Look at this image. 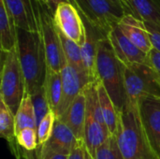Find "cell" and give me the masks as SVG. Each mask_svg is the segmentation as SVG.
Masks as SVG:
<instances>
[{
	"label": "cell",
	"mask_w": 160,
	"mask_h": 159,
	"mask_svg": "<svg viewBox=\"0 0 160 159\" xmlns=\"http://www.w3.org/2000/svg\"><path fill=\"white\" fill-rule=\"evenodd\" d=\"M17 28L38 32L39 23L34 0H2Z\"/></svg>",
	"instance_id": "cell-13"
},
{
	"label": "cell",
	"mask_w": 160,
	"mask_h": 159,
	"mask_svg": "<svg viewBox=\"0 0 160 159\" xmlns=\"http://www.w3.org/2000/svg\"><path fill=\"white\" fill-rule=\"evenodd\" d=\"M107 37L112 46L115 55L125 66H130L133 64H147L148 54L133 44L122 33L118 25L114 26L109 32Z\"/></svg>",
	"instance_id": "cell-12"
},
{
	"label": "cell",
	"mask_w": 160,
	"mask_h": 159,
	"mask_svg": "<svg viewBox=\"0 0 160 159\" xmlns=\"http://www.w3.org/2000/svg\"><path fill=\"white\" fill-rule=\"evenodd\" d=\"M3 53L0 99L16 114L19 106L26 93L25 80L21 67L17 48Z\"/></svg>",
	"instance_id": "cell-4"
},
{
	"label": "cell",
	"mask_w": 160,
	"mask_h": 159,
	"mask_svg": "<svg viewBox=\"0 0 160 159\" xmlns=\"http://www.w3.org/2000/svg\"><path fill=\"white\" fill-rule=\"evenodd\" d=\"M96 69L98 82L120 112L128 101L125 88V65L115 55L108 37H101L98 42Z\"/></svg>",
	"instance_id": "cell-3"
},
{
	"label": "cell",
	"mask_w": 160,
	"mask_h": 159,
	"mask_svg": "<svg viewBox=\"0 0 160 159\" xmlns=\"http://www.w3.org/2000/svg\"><path fill=\"white\" fill-rule=\"evenodd\" d=\"M95 159H124L115 136H111L96 152Z\"/></svg>",
	"instance_id": "cell-26"
},
{
	"label": "cell",
	"mask_w": 160,
	"mask_h": 159,
	"mask_svg": "<svg viewBox=\"0 0 160 159\" xmlns=\"http://www.w3.org/2000/svg\"><path fill=\"white\" fill-rule=\"evenodd\" d=\"M97 90L104 122L111 135L115 136L119 123V112L117 111L114 103L112 102L108 92L100 82H98L97 83Z\"/></svg>",
	"instance_id": "cell-21"
},
{
	"label": "cell",
	"mask_w": 160,
	"mask_h": 159,
	"mask_svg": "<svg viewBox=\"0 0 160 159\" xmlns=\"http://www.w3.org/2000/svg\"><path fill=\"white\" fill-rule=\"evenodd\" d=\"M19 146L26 152H33L38 149V133L35 128H23L16 134Z\"/></svg>",
	"instance_id": "cell-28"
},
{
	"label": "cell",
	"mask_w": 160,
	"mask_h": 159,
	"mask_svg": "<svg viewBox=\"0 0 160 159\" xmlns=\"http://www.w3.org/2000/svg\"><path fill=\"white\" fill-rule=\"evenodd\" d=\"M98 82L88 84L83 90L86 97L83 142L88 153L93 157L97 150L112 136L102 116L97 90Z\"/></svg>",
	"instance_id": "cell-5"
},
{
	"label": "cell",
	"mask_w": 160,
	"mask_h": 159,
	"mask_svg": "<svg viewBox=\"0 0 160 159\" xmlns=\"http://www.w3.org/2000/svg\"><path fill=\"white\" fill-rule=\"evenodd\" d=\"M60 73L62 77L63 97L58 111L55 114L56 119H59L67 112L70 104L88 84L95 82L86 73L79 71L70 66L67 60L63 64Z\"/></svg>",
	"instance_id": "cell-10"
},
{
	"label": "cell",
	"mask_w": 160,
	"mask_h": 159,
	"mask_svg": "<svg viewBox=\"0 0 160 159\" xmlns=\"http://www.w3.org/2000/svg\"><path fill=\"white\" fill-rule=\"evenodd\" d=\"M72 2L82 14L84 21L104 37H107L126 15L120 6L110 0H72Z\"/></svg>",
	"instance_id": "cell-6"
},
{
	"label": "cell",
	"mask_w": 160,
	"mask_h": 159,
	"mask_svg": "<svg viewBox=\"0 0 160 159\" xmlns=\"http://www.w3.org/2000/svg\"><path fill=\"white\" fill-rule=\"evenodd\" d=\"M68 159H86V147L83 141H81L69 154Z\"/></svg>",
	"instance_id": "cell-32"
},
{
	"label": "cell",
	"mask_w": 160,
	"mask_h": 159,
	"mask_svg": "<svg viewBox=\"0 0 160 159\" xmlns=\"http://www.w3.org/2000/svg\"><path fill=\"white\" fill-rule=\"evenodd\" d=\"M125 88L128 100L145 97L160 98V78L148 64L125 66Z\"/></svg>",
	"instance_id": "cell-7"
},
{
	"label": "cell",
	"mask_w": 160,
	"mask_h": 159,
	"mask_svg": "<svg viewBox=\"0 0 160 159\" xmlns=\"http://www.w3.org/2000/svg\"><path fill=\"white\" fill-rule=\"evenodd\" d=\"M17 50L26 92L34 95L44 86L48 68L40 32L17 28Z\"/></svg>",
	"instance_id": "cell-2"
},
{
	"label": "cell",
	"mask_w": 160,
	"mask_h": 159,
	"mask_svg": "<svg viewBox=\"0 0 160 159\" xmlns=\"http://www.w3.org/2000/svg\"><path fill=\"white\" fill-rule=\"evenodd\" d=\"M141 120L155 152L160 157V98L145 97L138 101Z\"/></svg>",
	"instance_id": "cell-11"
},
{
	"label": "cell",
	"mask_w": 160,
	"mask_h": 159,
	"mask_svg": "<svg viewBox=\"0 0 160 159\" xmlns=\"http://www.w3.org/2000/svg\"><path fill=\"white\" fill-rule=\"evenodd\" d=\"M147 64L153 67V69L158 73L160 78V52L153 48L148 53V62Z\"/></svg>",
	"instance_id": "cell-31"
},
{
	"label": "cell",
	"mask_w": 160,
	"mask_h": 159,
	"mask_svg": "<svg viewBox=\"0 0 160 159\" xmlns=\"http://www.w3.org/2000/svg\"><path fill=\"white\" fill-rule=\"evenodd\" d=\"M38 23L39 32L42 37L48 68L60 72L63 64L66 62L58 30L55 26L52 14L50 12L45 4L35 2Z\"/></svg>",
	"instance_id": "cell-8"
},
{
	"label": "cell",
	"mask_w": 160,
	"mask_h": 159,
	"mask_svg": "<svg viewBox=\"0 0 160 159\" xmlns=\"http://www.w3.org/2000/svg\"><path fill=\"white\" fill-rule=\"evenodd\" d=\"M58 33H59L60 40H61V44H62V48H63V52H64V55L66 57L67 62L70 66H72L73 67L78 69L79 71L87 74V72H86V70L84 68V65H83V61H82V57L81 46L78 45L76 42L72 41L71 39L68 38L59 30H58Z\"/></svg>",
	"instance_id": "cell-24"
},
{
	"label": "cell",
	"mask_w": 160,
	"mask_h": 159,
	"mask_svg": "<svg viewBox=\"0 0 160 159\" xmlns=\"http://www.w3.org/2000/svg\"><path fill=\"white\" fill-rule=\"evenodd\" d=\"M62 3H70L73 5L72 0H45V5L48 7V9L50 10V12L52 14V16L56 10V7Z\"/></svg>",
	"instance_id": "cell-33"
},
{
	"label": "cell",
	"mask_w": 160,
	"mask_h": 159,
	"mask_svg": "<svg viewBox=\"0 0 160 159\" xmlns=\"http://www.w3.org/2000/svg\"><path fill=\"white\" fill-rule=\"evenodd\" d=\"M30 96L32 97V102H33V106L35 110V115H36L37 127H38L40 121L47 115V113L51 111V109L47 100L44 86L39 91Z\"/></svg>",
	"instance_id": "cell-27"
},
{
	"label": "cell",
	"mask_w": 160,
	"mask_h": 159,
	"mask_svg": "<svg viewBox=\"0 0 160 159\" xmlns=\"http://www.w3.org/2000/svg\"><path fill=\"white\" fill-rule=\"evenodd\" d=\"M129 12L136 18L160 25V0H125Z\"/></svg>",
	"instance_id": "cell-18"
},
{
	"label": "cell",
	"mask_w": 160,
	"mask_h": 159,
	"mask_svg": "<svg viewBox=\"0 0 160 159\" xmlns=\"http://www.w3.org/2000/svg\"><path fill=\"white\" fill-rule=\"evenodd\" d=\"M115 138L124 159H160L144 131L138 101L128 100L119 112Z\"/></svg>",
	"instance_id": "cell-1"
},
{
	"label": "cell",
	"mask_w": 160,
	"mask_h": 159,
	"mask_svg": "<svg viewBox=\"0 0 160 159\" xmlns=\"http://www.w3.org/2000/svg\"><path fill=\"white\" fill-rule=\"evenodd\" d=\"M15 125H16V134L23 128H35L37 129V122L35 110L32 102L31 96L26 92L19 109L15 114Z\"/></svg>",
	"instance_id": "cell-23"
},
{
	"label": "cell",
	"mask_w": 160,
	"mask_h": 159,
	"mask_svg": "<svg viewBox=\"0 0 160 159\" xmlns=\"http://www.w3.org/2000/svg\"><path fill=\"white\" fill-rule=\"evenodd\" d=\"M52 17L57 29L82 47L85 40L86 28L77 7L70 3H62L56 7Z\"/></svg>",
	"instance_id": "cell-9"
},
{
	"label": "cell",
	"mask_w": 160,
	"mask_h": 159,
	"mask_svg": "<svg viewBox=\"0 0 160 159\" xmlns=\"http://www.w3.org/2000/svg\"><path fill=\"white\" fill-rule=\"evenodd\" d=\"M86 115V97L82 91L70 104L67 112L58 119L64 122L74 133L76 138L83 141Z\"/></svg>",
	"instance_id": "cell-16"
},
{
	"label": "cell",
	"mask_w": 160,
	"mask_h": 159,
	"mask_svg": "<svg viewBox=\"0 0 160 159\" xmlns=\"http://www.w3.org/2000/svg\"><path fill=\"white\" fill-rule=\"evenodd\" d=\"M0 44L2 52H9L17 48V27L2 0H0Z\"/></svg>",
	"instance_id": "cell-19"
},
{
	"label": "cell",
	"mask_w": 160,
	"mask_h": 159,
	"mask_svg": "<svg viewBox=\"0 0 160 159\" xmlns=\"http://www.w3.org/2000/svg\"><path fill=\"white\" fill-rule=\"evenodd\" d=\"M0 134L9 144L10 150L17 158H20L21 152L18 148V142L16 139V125L15 114L6 105V103L0 99Z\"/></svg>",
	"instance_id": "cell-20"
},
{
	"label": "cell",
	"mask_w": 160,
	"mask_h": 159,
	"mask_svg": "<svg viewBox=\"0 0 160 159\" xmlns=\"http://www.w3.org/2000/svg\"><path fill=\"white\" fill-rule=\"evenodd\" d=\"M37 3H40V4H45V0H34Z\"/></svg>",
	"instance_id": "cell-35"
},
{
	"label": "cell",
	"mask_w": 160,
	"mask_h": 159,
	"mask_svg": "<svg viewBox=\"0 0 160 159\" xmlns=\"http://www.w3.org/2000/svg\"><path fill=\"white\" fill-rule=\"evenodd\" d=\"M44 89L50 109L56 114L63 97L62 77L60 72H55L47 68Z\"/></svg>",
	"instance_id": "cell-22"
},
{
	"label": "cell",
	"mask_w": 160,
	"mask_h": 159,
	"mask_svg": "<svg viewBox=\"0 0 160 159\" xmlns=\"http://www.w3.org/2000/svg\"><path fill=\"white\" fill-rule=\"evenodd\" d=\"M86 159H95L89 153H88V151H87V149H86Z\"/></svg>",
	"instance_id": "cell-34"
},
{
	"label": "cell",
	"mask_w": 160,
	"mask_h": 159,
	"mask_svg": "<svg viewBox=\"0 0 160 159\" xmlns=\"http://www.w3.org/2000/svg\"><path fill=\"white\" fill-rule=\"evenodd\" d=\"M56 120L55 113L51 110L47 115L40 121L37 127V133H38V147L43 146L52 137L54 123Z\"/></svg>",
	"instance_id": "cell-25"
},
{
	"label": "cell",
	"mask_w": 160,
	"mask_h": 159,
	"mask_svg": "<svg viewBox=\"0 0 160 159\" xmlns=\"http://www.w3.org/2000/svg\"><path fill=\"white\" fill-rule=\"evenodd\" d=\"M84 23L86 28V36H85L84 43L81 47L82 57L87 74L94 82H98V80L97 69H96L98 42L101 37H104L102 34L98 32L85 21Z\"/></svg>",
	"instance_id": "cell-17"
},
{
	"label": "cell",
	"mask_w": 160,
	"mask_h": 159,
	"mask_svg": "<svg viewBox=\"0 0 160 159\" xmlns=\"http://www.w3.org/2000/svg\"><path fill=\"white\" fill-rule=\"evenodd\" d=\"M80 142L64 122L56 119L51 139L40 148L48 153L69 156Z\"/></svg>",
	"instance_id": "cell-14"
},
{
	"label": "cell",
	"mask_w": 160,
	"mask_h": 159,
	"mask_svg": "<svg viewBox=\"0 0 160 159\" xmlns=\"http://www.w3.org/2000/svg\"><path fill=\"white\" fill-rule=\"evenodd\" d=\"M144 23L148 30L153 48L160 52V25H157L151 22H145Z\"/></svg>",
	"instance_id": "cell-30"
},
{
	"label": "cell",
	"mask_w": 160,
	"mask_h": 159,
	"mask_svg": "<svg viewBox=\"0 0 160 159\" xmlns=\"http://www.w3.org/2000/svg\"><path fill=\"white\" fill-rule=\"evenodd\" d=\"M35 157L31 156L30 152H27L28 154H23L22 157H25L24 159H68V156H64V155H59V154H53V153H48L43 151L40 147H38L37 150H35Z\"/></svg>",
	"instance_id": "cell-29"
},
{
	"label": "cell",
	"mask_w": 160,
	"mask_h": 159,
	"mask_svg": "<svg viewBox=\"0 0 160 159\" xmlns=\"http://www.w3.org/2000/svg\"><path fill=\"white\" fill-rule=\"evenodd\" d=\"M118 27L122 33L140 50L147 54L151 52L153 45L143 21L131 14H126L119 22Z\"/></svg>",
	"instance_id": "cell-15"
}]
</instances>
